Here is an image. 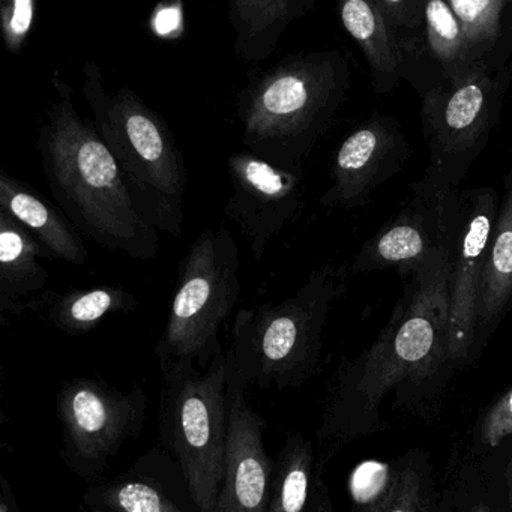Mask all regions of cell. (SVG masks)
I'll list each match as a JSON object with an SVG mask.
<instances>
[{"label": "cell", "instance_id": "6da1fadb", "mask_svg": "<svg viewBox=\"0 0 512 512\" xmlns=\"http://www.w3.org/2000/svg\"><path fill=\"white\" fill-rule=\"evenodd\" d=\"M449 251L401 275L404 293L376 343L341 367L320 427L322 440H349L376 428L386 394L430 379L448 364Z\"/></svg>", "mask_w": 512, "mask_h": 512}, {"label": "cell", "instance_id": "7a4b0ae2", "mask_svg": "<svg viewBox=\"0 0 512 512\" xmlns=\"http://www.w3.org/2000/svg\"><path fill=\"white\" fill-rule=\"evenodd\" d=\"M53 83L58 100L47 109L37 149L59 208L103 247L154 259L160 248L157 229L137 208L118 161L94 125L80 118L70 86L58 74Z\"/></svg>", "mask_w": 512, "mask_h": 512}, {"label": "cell", "instance_id": "3957f363", "mask_svg": "<svg viewBox=\"0 0 512 512\" xmlns=\"http://www.w3.org/2000/svg\"><path fill=\"white\" fill-rule=\"evenodd\" d=\"M349 88V59L338 50L283 59L239 95L245 145L259 160L295 172L334 124Z\"/></svg>", "mask_w": 512, "mask_h": 512}, {"label": "cell", "instance_id": "277c9868", "mask_svg": "<svg viewBox=\"0 0 512 512\" xmlns=\"http://www.w3.org/2000/svg\"><path fill=\"white\" fill-rule=\"evenodd\" d=\"M350 277V266L325 265L292 298L241 311L226 353L227 389L283 391L304 385L316 373L329 311Z\"/></svg>", "mask_w": 512, "mask_h": 512}, {"label": "cell", "instance_id": "5b68a950", "mask_svg": "<svg viewBox=\"0 0 512 512\" xmlns=\"http://www.w3.org/2000/svg\"><path fill=\"white\" fill-rule=\"evenodd\" d=\"M83 73L92 125L118 161L137 208L152 227L179 238L187 169L169 127L130 89L107 94L94 62Z\"/></svg>", "mask_w": 512, "mask_h": 512}, {"label": "cell", "instance_id": "8992f818", "mask_svg": "<svg viewBox=\"0 0 512 512\" xmlns=\"http://www.w3.org/2000/svg\"><path fill=\"white\" fill-rule=\"evenodd\" d=\"M160 437L178 461L200 512H218L229 431L226 353L208 368L187 362L160 364Z\"/></svg>", "mask_w": 512, "mask_h": 512}, {"label": "cell", "instance_id": "52a82bcc", "mask_svg": "<svg viewBox=\"0 0 512 512\" xmlns=\"http://www.w3.org/2000/svg\"><path fill=\"white\" fill-rule=\"evenodd\" d=\"M239 253L229 230H208L182 263L163 338L160 364L187 362L205 370L220 346V332L241 293Z\"/></svg>", "mask_w": 512, "mask_h": 512}, {"label": "cell", "instance_id": "ba28073f", "mask_svg": "<svg viewBox=\"0 0 512 512\" xmlns=\"http://www.w3.org/2000/svg\"><path fill=\"white\" fill-rule=\"evenodd\" d=\"M511 82V67L496 74L473 68L421 98L422 134L428 148L425 178L440 187L460 190L500 122Z\"/></svg>", "mask_w": 512, "mask_h": 512}, {"label": "cell", "instance_id": "9c48e42d", "mask_svg": "<svg viewBox=\"0 0 512 512\" xmlns=\"http://www.w3.org/2000/svg\"><path fill=\"white\" fill-rule=\"evenodd\" d=\"M58 415L68 466L83 478H97L142 430L146 394L142 388L122 392L104 380L76 379L59 391Z\"/></svg>", "mask_w": 512, "mask_h": 512}, {"label": "cell", "instance_id": "30bf717a", "mask_svg": "<svg viewBox=\"0 0 512 512\" xmlns=\"http://www.w3.org/2000/svg\"><path fill=\"white\" fill-rule=\"evenodd\" d=\"M458 211L460 190L440 187L422 176L410 184L409 200L397 215L362 245L350 272L395 269L401 277L437 251L451 250Z\"/></svg>", "mask_w": 512, "mask_h": 512}, {"label": "cell", "instance_id": "8fae6325", "mask_svg": "<svg viewBox=\"0 0 512 512\" xmlns=\"http://www.w3.org/2000/svg\"><path fill=\"white\" fill-rule=\"evenodd\" d=\"M499 205L493 187L460 190L457 232L449 251L448 364H460L475 346L482 272Z\"/></svg>", "mask_w": 512, "mask_h": 512}, {"label": "cell", "instance_id": "7c38bea8", "mask_svg": "<svg viewBox=\"0 0 512 512\" xmlns=\"http://www.w3.org/2000/svg\"><path fill=\"white\" fill-rule=\"evenodd\" d=\"M409 158V142L398 122L374 112L341 142L332 164L331 188L320 203L346 211L361 208L377 188L403 172Z\"/></svg>", "mask_w": 512, "mask_h": 512}, {"label": "cell", "instance_id": "4fadbf2b", "mask_svg": "<svg viewBox=\"0 0 512 512\" xmlns=\"http://www.w3.org/2000/svg\"><path fill=\"white\" fill-rule=\"evenodd\" d=\"M233 194L227 218L241 227L257 260L269 241L295 220L302 206V181L293 170L278 169L253 154L229 160Z\"/></svg>", "mask_w": 512, "mask_h": 512}, {"label": "cell", "instance_id": "5bb4252c", "mask_svg": "<svg viewBox=\"0 0 512 512\" xmlns=\"http://www.w3.org/2000/svg\"><path fill=\"white\" fill-rule=\"evenodd\" d=\"M229 431L218 512H266L274 463L266 452V421L248 406L245 392L229 391Z\"/></svg>", "mask_w": 512, "mask_h": 512}, {"label": "cell", "instance_id": "9a60e30c", "mask_svg": "<svg viewBox=\"0 0 512 512\" xmlns=\"http://www.w3.org/2000/svg\"><path fill=\"white\" fill-rule=\"evenodd\" d=\"M394 32V31H392ZM401 77L424 98L472 71L460 22L446 0H430L419 31L394 32Z\"/></svg>", "mask_w": 512, "mask_h": 512}, {"label": "cell", "instance_id": "2e32d148", "mask_svg": "<svg viewBox=\"0 0 512 512\" xmlns=\"http://www.w3.org/2000/svg\"><path fill=\"white\" fill-rule=\"evenodd\" d=\"M472 67L499 73L512 61V0H449Z\"/></svg>", "mask_w": 512, "mask_h": 512}, {"label": "cell", "instance_id": "e0dca14e", "mask_svg": "<svg viewBox=\"0 0 512 512\" xmlns=\"http://www.w3.org/2000/svg\"><path fill=\"white\" fill-rule=\"evenodd\" d=\"M0 208L19 221L50 256L73 265H85L88 250L77 230L70 226V220L5 172L0 178Z\"/></svg>", "mask_w": 512, "mask_h": 512}, {"label": "cell", "instance_id": "ac0fdd59", "mask_svg": "<svg viewBox=\"0 0 512 512\" xmlns=\"http://www.w3.org/2000/svg\"><path fill=\"white\" fill-rule=\"evenodd\" d=\"M512 308V169L503 179L496 226L488 245L479 290L476 337L499 325Z\"/></svg>", "mask_w": 512, "mask_h": 512}, {"label": "cell", "instance_id": "d6986e66", "mask_svg": "<svg viewBox=\"0 0 512 512\" xmlns=\"http://www.w3.org/2000/svg\"><path fill=\"white\" fill-rule=\"evenodd\" d=\"M0 308L19 313L20 301L46 289L49 272L38 262L49 251L10 215H0Z\"/></svg>", "mask_w": 512, "mask_h": 512}, {"label": "cell", "instance_id": "ffe728a7", "mask_svg": "<svg viewBox=\"0 0 512 512\" xmlns=\"http://www.w3.org/2000/svg\"><path fill=\"white\" fill-rule=\"evenodd\" d=\"M340 19L367 61L374 94L394 91L403 80L397 41L374 0H346L340 5Z\"/></svg>", "mask_w": 512, "mask_h": 512}, {"label": "cell", "instance_id": "44dd1931", "mask_svg": "<svg viewBox=\"0 0 512 512\" xmlns=\"http://www.w3.org/2000/svg\"><path fill=\"white\" fill-rule=\"evenodd\" d=\"M314 8V0H239L230 4L235 52L247 62L268 58L290 23Z\"/></svg>", "mask_w": 512, "mask_h": 512}, {"label": "cell", "instance_id": "7402d4cb", "mask_svg": "<svg viewBox=\"0 0 512 512\" xmlns=\"http://www.w3.org/2000/svg\"><path fill=\"white\" fill-rule=\"evenodd\" d=\"M314 452L302 434L287 439L274 470L266 512H307L313 488Z\"/></svg>", "mask_w": 512, "mask_h": 512}, {"label": "cell", "instance_id": "603a6c76", "mask_svg": "<svg viewBox=\"0 0 512 512\" xmlns=\"http://www.w3.org/2000/svg\"><path fill=\"white\" fill-rule=\"evenodd\" d=\"M134 307L133 296L119 289H97L59 299L50 311V320L70 334L91 331L106 314Z\"/></svg>", "mask_w": 512, "mask_h": 512}, {"label": "cell", "instance_id": "cb8c5ba5", "mask_svg": "<svg viewBox=\"0 0 512 512\" xmlns=\"http://www.w3.org/2000/svg\"><path fill=\"white\" fill-rule=\"evenodd\" d=\"M86 502L107 512H182L160 488L140 479H119L103 485L92 490Z\"/></svg>", "mask_w": 512, "mask_h": 512}, {"label": "cell", "instance_id": "d4e9b609", "mask_svg": "<svg viewBox=\"0 0 512 512\" xmlns=\"http://www.w3.org/2000/svg\"><path fill=\"white\" fill-rule=\"evenodd\" d=\"M358 512H427L421 473L415 467L401 466L379 494Z\"/></svg>", "mask_w": 512, "mask_h": 512}, {"label": "cell", "instance_id": "484cf974", "mask_svg": "<svg viewBox=\"0 0 512 512\" xmlns=\"http://www.w3.org/2000/svg\"><path fill=\"white\" fill-rule=\"evenodd\" d=\"M394 32H415L424 26L427 0H374Z\"/></svg>", "mask_w": 512, "mask_h": 512}, {"label": "cell", "instance_id": "4316f807", "mask_svg": "<svg viewBox=\"0 0 512 512\" xmlns=\"http://www.w3.org/2000/svg\"><path fill=\"white\" fill-rule=\"evenodd\" d=\"M34 10L35 4L32 0H16L8 4L2 13L5 41L11 52L22 49L34 22Z\"/></svg>", "mask_w": 512, "mask_h": 512}, {"label": "cell", "instance_id": "83f0119b", "mask_svg": "<svg viewBox=\"0 0 512 512\" xmlns=\"http://www.w3.org/2000/svg\"><path fill=\"white\" fill-rule=\"evenodd\" d=\"M512 434V389H509L485 415L481 439L485 445L499 446Z\"/></svg>", "mask_w": 512, "mask_h": 512}, {"label": "cell", "instance_id": "f1b7e54d", "mask_svg": "<svg viewBox=\"0 0 512 512\" xmlns=\"http://www.w3.org/2000/svg\"><path fill=\"white\" fill-rule=\"evenodd\" d=\"M181 25V13L178 8L160 11L155 17V31L160 35H169Z\"/></svg>", "mask_w": 512, "mask_h": 512}, {"label": "cell", "instance_id": "f546056e", "mask_svg": "<svg viewBox=\"0 0 512 512\" xmlns=\"http://www.w3.org/2000/svg\"><path fill=\"white\" fill-rule=\"evenodd\" d=\"M2 494H4V500H2V509H0V512H20V509L17 508L16 500H14L13 493H11L5 481L4 487H2Z\"/></svg>", "mask_w": 512, "mask_h": 512}, {"label": "cell", "instance_id": "4dcf8cb0", "mask_svg": "<svg viewBox=\"0 0 512 512\" xmlns=\"http://www.w3.org/2000/svg\"><path fill=\"white\" fill-rule=\"evenodd\" d=\"M313 512H334L332 511L331 502H329V499L325 494L320 496V500L317 502V505L314 506Z\"/></svg>", "mask_w": 512, "mask_h": 512}, {"label": "cell", "instance_id": "1f68e13d", "mask_svg": "<svg viewBox=\"0 0 512 512\" xmlns=\"http://www.w3.org/2000/svg\"><path fill=\"white\" fill-rule=\"evenodd\" d=\"M506 482H508L509 500H511L512 505V455L511 460H509L508 470H506Z\"/></svg>", "mask_w": 512, "mask_h": 512}, {"label": "cell", "instance_id": "d6a6232c", "mask_svg": "<svg viewBox=\"0 0 512 512\" xmlns=\"http://www.w3.org/2000/svg\"><path fill=\"white\" fill-rule=\"evenodd\" d=\"M472 512H490V509L485 508V506L479 505L476 508H473Z\"/></svg>", "mask_w": 512, "mask_h": 512}, {"label": "cell", "instance_id": "836d02e7", "mask_svg": "<svg viewBox=\"0 0 512 512\" xmlns=\"http://www.w3.org/2000/svg\"><path fill=\"white\" fill-rule=\"evenodd\" d=\"M92 512H107V511H103V509H92Z\"/></svg>", "mask_w": 512, "mask_h": 512}, {"label": "cell", "instance_id": "e575fe53", "mask_svg": "<svg viewBox=\"0 0 512 512\" xmlns=\"http://www.w3.org/2000/svg\"><path fill=\"white\" fill-rule=\"evenodd\" d=\"M509 67H511V71H512V61H511V64H509Z\"/></svg>", "mask_w": 512, "mask_h": 512}]
</instances>
